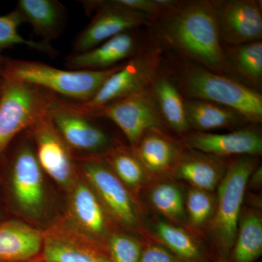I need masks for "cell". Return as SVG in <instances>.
Returning a JSON list of instances; mask_svg holds the SVG:
<instances>
[{
	"mask_svg": "<svg viewBox=\"0 0 262 262\" xmlns=\"http://www.w3.org/2000/svg\"><path fill=\"white\" fill-rule=\"evenodd\" d=\"M189 221L194 227H201L211 220L214 209V201L211 193L192 187L186 200Z\"/></svg>",
	"mask_w": 262,
	"mask_h": 262,
	"instance_id": "obj_30",
	"label": "cell"
},
{
	"mask_svg": "<svg viewBox=\"0 0 262 262\" xmlns=\"http://www.w3.org/2000/svg\"><path fill=\"white\" fill-rule=\"evenodd\" d=\"M156 232L165 247L184 262H198L201 258L199 246L187 232L180 227L160 222Z\"/></svg>",
	"mask_w": 262,
	"mask_h": 262,
	"instance_id": "obj_26",
	"label": "cell"
},
{
	"mask_svg": "<svg viewBox=\"0 0 262 262\" xmlns=\"http://www.w3.org/2000/svg\"><path fill=\"white\" fill-rule=\"evenodd\" d=\"M34 143L38 163L43 171L65 188L76 182V166L70 146L62 139L48 113L28 129Z\"/></svg>",
	"mask_w": 262,
	"mask_h": 262,
	"instance_id": "obj_10",
	"label": "cell"
},
{
	"mask_svg": "<svg viewBox=\"0 0 262 262\" xmlns=\"http://www.w3.org/2000/svg\"><path fill=\"white\" fill-rule=\"evenodd\" d=\"M82 169L108 214L119 223L132 227L138 222L136 204L127 187L111 169L96 158L82 159Z\"/></svg>",
	"mask_w": 262,
	"mask_h": 262,
	"instance_id": "obj_12",
	"label": "cell"
},
{
	"mask_svg": "<svg viewBox=\"0 0 262 262\" xmlns=\"http://www.w3.org/2000/svg\"><path fill=\"white\" fill-rule=\"evenodd\" d=\"M86 115L103 117L115 122L134 147L137 146L146 133L158 130L163 124V118L150 89Z\"/></svg>",
	"mask_w": 262,
	"mask_h": 262,
	"instance_id": "obj_9",
	"label": "cell"
},
{
	"mask_svg": "<svg viewBox=\"0 0 262 262\" xmlns=\"http://www.w3.org/2000/svg\"><path fill=\"white\" fill-rule=\"evenodd\" d=\"M48 114L53 125L71 149L95 153L107 149L110 138L90 120L91 117L53 95Z\"/></svg>",
	"mask_w": 262,
	"mask_h": 262,
	"instance_id": "obj_13",
	"label": "cell"
},
{
	"mask_svg": "<svg viewBox=\"0 0 262 262\" xmlns=\"http://www.w3.org/2000/svg\"><path fill=\"white\" fill-rule=\"evenodd\" d=\"M153 20L162 42L181 56L215 73L229 72L213 1H179Z\"/></svg>",
	"mask_w": 262,
	"mask_h": 262,
	"instance_id": "obj_1",
	"label": "cell"
},
{
	"mask_svg": "<svg viewBox=\"0 0 262 262\" xmlns=\"http://www.w3.org/2000/svg\"><path fill=\"white\" fill-rule=\"evenodd\" d=\"M53 94L37 86L4 80L0 97V153L21 131L48 113Z\"/></svg>",
	"mask_w": 262,
	"mask_h": 262,
	"instance_id": "obj_5",
	"label": "cell"
},
{
	"mask_svg": "<svg viewBox=\"0 0 262 262\" xmlns=\"http://www.w3.org/2000/svg\"><path fill=\"white\" fill-rule=\"evenodd\" d=\"M34 262H37V261H34Z\"/></svg>",
	"mask_w": 262,
	"mask_h": 262,
	"instance_id": "obj_36",
	"label": "cell"
},
{
	"mask_svg": "<svg viewBox=\"0 0 262 262\" xmlns=\"http://www.w3.org/2000/svg\"><path fill=\"white\" fill-rule=\"evenodd\" d=\"M17 10L43 42L57 39L64 29L66 8L56 0H20Z\"/></svg>",
	"mask_w": 262,
	"mask_h": 262,
	"instance_id": "obj_19",
	"label": "cell"
},
{
	"mask_svg": "<svg viewBox=\"0 0 262 262\" xmlns=\"http://www.w3.org/2000/svg\"><path fill=\"white\" fill-rule=\"evenodd\" d=\"M229 70H232L249 87L256 90L261 85L262 42L256 41L233 47H225Z\"/></svg>",
	"mask_w": 262,
	"mask_h": 262,
	"instance_id": "obj_24",
	"label": "cell"
},
{
	"mask_svg": "<svg viewBox=\"0 0 262 262\" xmlns=\"http://www.w3.org/2000/svg\"><path fill=\"white\" fill-rule=\"evenodd\" d=\"M24 22L18 10L0 16V51L15 46H24L34 51L56 56L57 51L49 43L25 39L18 32V27Z\"/></svg>",
	"mask_w": 262,
	"mask_h": 262,
	"instance_id": "obj_27",
	"label": "cell"
},
{
	"mask_svg": "<svg viewBox=\"0 0 262 262\" xmlns=\"http://www.w3.org/2000/svg\"><path fill=\"white\" fill-rule=\"evenodd\" d=\"M0 89H1V88H0ZM1 94H2V93H1ZM0 96H1V95H0ZM0 97H1V96H0Z\"/></svg>",
	"mask_w": 262,
	"mask_h": 262,
	"instance_id": "obj_35",
	"label": "cell"
},
{
	"mask_svg": "<svg viewBox=\"0 0 262 262\" xmlns=\"http://www.w3.org/2000/svg\"><path fill=\"white\" fill-rule=\"evenodd\" d=\"M191 149L213 156L261 155L262 138L251 129H241L228 134L196 132L186 137Z\"/></svg>",
	"mask_w": 262,
	"mask_h": 262,
	"instance_id": "obj_16",
	"label": "cell"
},
{
	"mask_svg": "<svg viewBox=\"0 0 262 262\" xmlns=\"http://www.w3.org/2000/svg\"><path fill=\"white\" fill-rule=\"evenodd\" d=\"M177 86L188 99L216 103L234 110L246 121L261 122V94L227 76L187 62L181 70Z\"/></svg>",
	"mask_w": 262,
	"mask_h": 262,
	"instance_id": "obj_2",
	"label": "cell"
},
{
	"mask_svg": "<svg viewBox=\"0 0 262 262\" xmlns=\"http://www.w3.org/2000/svg\"><path fill=\"white\" fill-rule=\"evenodd\" d=\"M42 248L37 262H113L106 244L61 221L42 231Z\"/></svg>",
	"mask_w": 262,
	"mask_h": 262,
	"instance_id": "obj_7",
	"label": "cell"
},
{
	"mask_svg": "<svg viewBox=\"0 0 262 262\" xmlns=\"http://www.w3.org/2000/svg\"><path fill=\"white\" fill-rule=\"evenodd\" d=\"M139 262H184L165 246L149 244L141 251Z\"/></svg>",
	"mask_w": 262,
	"mask_h": 262,
	"instance_id": "obj_33",
	"label": "cell"
},
{
	"mask_svg": "<svg viewBox=\"0 0 262 262\" xmlns=\"http://www.w3.org/2000/svg\"><path fill=\"white\" fill-rule=\"evenodd\" d=\"M87 10H96L89 25L77 35L73 53H82L97 47L122 33L146 25L153 19L149 15L122 8L110 1H84Z\"/></svg>",
	"mask_w": 262,
	"mask_h": 262,
	"instance_id": "obj_8",
	"label": "cell"
},
{
	"mask_svg": "<svg viewBox=\"0 0 262 262\" xmlns=\"http://www.w3.org/2000/svg\"><path fill=\"white\" fill-rule=\"evenodd\" d=\"M12 187L20 209L30 216L42 213L45 205L42 170L35 151L24 143L19 148L12 168Z\"/></svg>",
	"mask_w": 262,
	"mask_h": 262,
	"instance_id": "obj_14",
	"label": "cell"
},
{
	"mask_svg": "<svg viewBox=\"0 0 262 262\" xmlns=\"http://www.w3.org/2000/svg\"><path fill=\"white\" fill-rule=\"evenodd\" d=\"M157 130H150L143 136L134 147V154L146 170L162 173L175 166L181 155L173 143Z\"/></svg>",
	"mask_w": 262,
	"mask_h": 262,
	"instance_id": "obj_21",
	"label": "cell"
},
{
	"mask_svg": "<svg viewBox=\"0 0 262 262\" xmlns=\"http://www.w3.org/2000/svg\"><path fill=\"white\" fill-rule=\"evenodd\" d=\"M219 262H229L228 261V260H227V258H225V257H221L220 258V261H219Z\"/></svg>",
	"mask_w": 262,
	"mask_h": 262,
	"instance_id": "obj_34",
	"label": "cell"
},
{
	"mask_svg": "<svg viewBox=\"0 0 262 262\" xmlns=\"http://www.w3.org/2000/svg\"><path fill=\"white\" fill-rule=\"evenodd\" d=\"M138 49L137 37L133 31H128L89 51L72 53L66 58L65 65L70 70H108L135 56L139 52Z\"/></svg>",
	"mask_w": 262,
	"mask_h": 262,
	"instance_id": "obj_15",
	"label": "cell"
},
{
	"mask_svg": "<svg viewBox=\"0 0 262 262\" xmlns=\"http://www.w3.org/2000/svg\"><path fill=\"white\" fill-rule=\"evenodd\" d=\"M160 53L156 49L139 51L105 81L87 102H72L75 107L89 115L106 105L150 89L159 74Z\"/></svg>",
	"mask_w": 262,
	"mask_h": 262,
	"instance_id": "obj_6",
	"label": "cell"
},
{
	"mask_svg": "<svg viewBox=\"0 0 262 262\" xmlns=\"http://www.w3.org/2000/svg\"><path fill=\"white\" fill-rule=\"evenodd\" d=\"M123 63L101 71L64 70L38 61H12L2 74L4 80L37 86L56 96L87 102Z\"/></svg>",
	"mask_w": 262,
	"mask_h": 262,
	"instance_id": "obj_3",
	"label": "cell"
},
{
	"mask_svg": "<svg viewBox=\"0 0 262 262\" xmlns=\"http://www.w3.org/2000/svg\"><path fill=\"white\" fill-rule=\"evenodd\" d=\"M71 189L72 223L90 237L105 244L103 241L108 230L107 211L99 198L84 181H76Z\"/></svg>",
	"mask_w": 262,
	"mask_h": 262,
	"instance_id": "obj_17",
	"label": "cell"
},
{
	"mask_svg": "<svg viewBox=\"0 0 262 262\" xmlns=\"http://www.w3.org/2000/svg\"><path fill=\"white\" fill-rule=\"evenodd\" d=\"M113 171L125 187L137 189L145 180V169L135 154L118 149L108 152Z\"/></svg>",
	"mask_w": 262,
	"mask_h": 262,
	"instance_id": "obj_28",
	"label": "cell"
},
{
	"mask_svg": "<svg viewBox=\"0 0 262 262\" xmlns=\"http://www.w3.org/2000/svg\"><path fill=\"white\" fill-rule=\"evenodd\" d=\"M184 105L189 128L193 127L199 132L233 126L241 120H246L234 110L209 101L187 99Z\"/></svg>",
	"mask_w": 262,
	"mask_h": 262,
	"instance_id": "obj_22",
	"label": "cell"
},
{
	"mask_svg": "<svg viewBox=\"0 0 262 262\" xmlns=\"http://www.w3.org/2000/svg\"><path fill=\"white\" fill-rule=\"evenodd\" d=\"M213 4L223 46L261 41V1L216 0Z\"/></svg>",
	"mask_w": 262,
	"mask_h": 262,
	"instance_id": "obj_11",
	"label": "cell"
},
{
	"mask_svg": "<svg viewBox=\"0 0 262 262\" xmlns=\"http://www.w3.org/2000/svg\"><path fill=\"white\" fill-rule=\"evenodd\" d=\"M231 251L232 262H254L261 256L262 221L258 213L248 212L239 219Z\"/></svg>",
	"mask_w": 262,
	"mask_h": 262,
	"instance_id": "obj_25",
	"label": "cell"
},
{
	"mask_svg": "<svg viewBox=\"0 0 262 262\" xmlns=\"http://www.w3.org/2000/svg\"><path fill=\"white\" fill-rule=\"evenodd\" d=\"M150 90L163 120L178 134L187 133L189 127L186 117L185 100L177 84L167 76L158 74Z\"/></svg>",
	"mask_w": 262,
	"mask_h": 262,
	"instance_id": "obj_20",
	"label": "cell"
},
{
	"mask_svg": "<svg viewBox=\"0 0 262 262\" xmlns=\"http://www.w3.org/2000/svg\"><path fill=\"white\" fill-rule=\"evenodd\" d=\"M149 198L155 209L170 220L179 222L184 217L185 206L182 193L173 184L163 183L155 186Z\"/></svg>",
	"mask_w": 262,
	"mask_h": 262,
	"instance_id": "obj_29",
	"label": "cell"
},
{
	"mask_svg": "<svg viewBox=\"0 0 262 262\" xmlns=\"http://www.w3.org/2000/svg\"><path fill=\"white\" fill-rule=\"evenodd\" d=\"M106 246L113 262L139 261L142 247L137 239L130 236L112 234Z\"/></svg>",
	"mask_w": 262,
	"mask_h": 262,
	"instance_id": "obj_31",
	"label": "cell"
},
{
	"mask_svg": "<svg viewBox=\"0 0 262 262\" xmlns=\"http://www.w3.org/2000/svg\"><path fill=\"white\" fill-rule=\"evenodd\" d=\"M255 165L251 157L239 158L229 165L220 180L218 203L210 221V228L222 257L226 258L233 248L245 192Z\"/></svg>",
	"mask_w": 262,
	"mask_h": 262,
	"instance_id": "obj_4",
	"label": "cell"
},
{
	"mask_svg": "<svg viewBox=\"0 0 262 262\" xmlns=\"http://www.w3.org/2000/svg\"><path fill=\"white\" fill-rule=\"evenodd\" d=\"M199 153L180 155L175 165L176 173L193 187L210 192L217 187L222 178L220 165Z\"/></svg>",
	"mask_w": 262,
	"mask_h": 262,
	"instance_id": "obj_23",
	"label": "cell"
},
{
	"mask_svg": "<svg viewBox=\"0 0 262 262\" xmlns=\"http://www.w3.org/2000/svg\"><path fill=\"white\" fill-rule=\"evenodd\" d=\"M42 231L18 221L0 224V262L37 261L42 248Z\"/></svg>",
	"mask_w": 262,
	"mask_h": 262,
	"instance_id": "obj_18",
	"label": "cell"
},
{
	"mask_svg": "<svg viewBox=\"0 0 262 262\" xmlns=\"http://www.w3.org/2000/svg\"><path fill=\"white\" fill-rule=\"evenodd\" d=\"M115 4L122 8L149 15L154 20L164 13L156 0H113Z\"/></svg>",
	"mask_w": 262,
	"mask_h": 262,
	"instance_id": "obj_32",
	"label": "cell"
}]
</instances>
